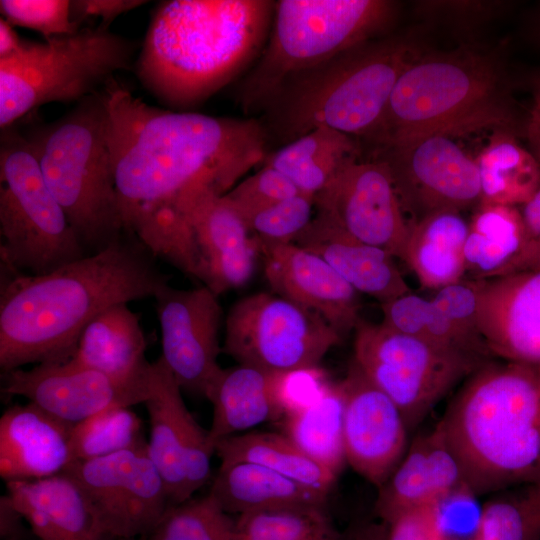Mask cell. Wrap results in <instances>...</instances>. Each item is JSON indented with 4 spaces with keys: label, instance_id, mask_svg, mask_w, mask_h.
<instances>
[{
    "label": "cell",
    "instance_id": "23",
    "mask_svg": "<svg viewBox=\"0 0 540 540\" xmlns=\"http://www.w3.org/2000/svg\"><path fill=\"white\" fill-rule=\"evenodd\" d=\"M465 485L460 463L436 424L409 444L395 470L377 488L375 514L388 523L408 511L433 506Z\"/></svg>",
    "mask_w": 540,
    "mask_h": 540
},
{
    "label": "cell",
    "instance_id": "13",
    "mask_svg": "<svg viewBox=\"0 0 540 540\" xmlns=\"http://www.w3.org/2000/svg\"><path fill=\"white\" fill-rule=\"evenodd\" d=\"M64 473L80 484L111 540L149 536L171 505L147 442L105 457L74 461Z\"/></svg>",
    "mask_w": 540,
    "mask_h": 540
},
{
    "label": "cell",
    "instance_id": "52",
    "mask_svg": "<svg viewBox=\"0 0 540 540\" xmlns=\"http://www.w3.org/2000/svg\"><path fill=\"white\" fill-rule=\"evenodd\" d=\"M23 40L4 18L0 19V59H6L16 54L23 44Z\"/></svg>",
    "mask_w": 540,
    "mask_h": 540
},
{
    "label": "cell",
    "instance_id": "32",
    "mask_svg": "<svg viewBox=\"0 0 540 540\" xmlns=\"http://www.w3.org/2000/svg\"><path fill=\"white\" fill-rule=\"evenodd\" d=\"M344 402L341 381L327 382L311 401L282 418L283 434L307 456L336 476L346 462Z\"/></svg>",
    "mask_w": 540,
    "mask_h": 540
},
{
    "label": "cell",
    "instance_id": "34",
    "mask_svg": "<svg viewBox=\"0 0 540 540\" xmlns=\"http://www.w3.org/2000/svg\"><path fill=\"white\" fill-rule=\"evenodd\" d=\"M524 236L523 217L518 207L479 204L468 223L463 249L464 279L499 276L519 254Z\"/></svg>",
    "mask_w": 540,
    "mask_h": 540
},
{
    "label": "cell",
    "instance_id": "28",
    "mask_svg": "<svg viewBox=\"0 0 540 540\" xmlns=\"http://www.w3.org/2000/svg\"><path fill=\"white\" fill-rule=\"evenodd\" d=\"M146 346L139 315L128 303H118L88 323L71 360L111 377L138 379L147 376L151 368Z\"/></svg>",
    "mask_w": 540,
    "mask_h": 540
},
{
    "label": "cell",
    "instance_id": "6",
    "mask_svg": "<svg viewBox=\"0 0 540 540\" xmlns=\"http://www.w3.org/2000/svg\"><path fill=\"white\" fill-rule=\"evenodd\" d=\"M425 51L414 36L348 49L286 79L265 105L261 124L285 144L318 127L372 141L399 77Z\"/></svg>",
    "mask_w": 540,
    "mask_h": 540
},
{
    "label": "cell",
    "instance_id": "55",
    "mask_svg": "<svg viewBox=\"0 0 540 540\" xmlns=\"http://www.w3.org/2000/svg\"><path fill=\"white\" fill-rule=\"evenodd\" d=\"M538 30H539V36H540V23H539V26H538Z\"/></svg>",
    "mask_w": 540,
    "mask_h": 540
},
{
    "label": "cell",
    "instance_id": "31",
    "mask_svg": "<svg viewBox=\"0 0 540 540\" xmlns=\"http://www.w3.org/2000/svg\"><path fill=\"white\" fill-rule=\"evenodd\" d=\"M358 156L355 138L318 127L267 154L263 164L284 174L300 193L315 198L348 160Z\"/></svg>",
    "mask_w": 540,
    "mask_h": 540
},
{
    "label": "cell",
    "instance_id": "53",
    "mask_svg": "<svg viewBox=\"0 0 540 540\" xmlns=\"http://www.w3.org/2000/svg\"><path fill=\"white\" fill-rule=\"evenodd\" d=\"M343 540H386V526L383 522H365L354 527Z\"/></svg>",
    "mask_w": 540,
    "mask_h": 540
},
{
    "label": "cell",
    "instance_id": "48",
    "mask_svg": "<svg viewBox=\"0 0 540 540\" xmlns=\"http://www.w3.org/2000/svg\"><path fill=\"white\" fill-rule=\"evenodd\" d=\"M326 383L318 367L282 372L280 390L285 414L311 401Z\"/></svg>",
    "mask_w": 540,
    "mask_h": 540
},
{
    "label": "cell",
    "instance_id": "46",
    "mask_svg": "<svg viewBox=\"0 0 540 540\" xmlns=\"http://www.w3.org/2000/svg\"><path fill=\"white\" fill-rule=\"evenodd\" d=\"M521 207L524 242L519 254L499 276L540 267V188Z\"/></svg>",
    "mask_w": 540,
    "mask_h": 540
},
{
    "label": "cell",
    "instance_id": "45",
    "mask_svg": "<svg viewBox=\"0 0 540 540\" xmlns=\"http://www.w3.org/2000/svg\"><path fill=\"white\" fill-rule=\"evenodd\" d=\"M384 524L386 540H442L434 505L408 511Z\"/></svg>",
    "mask_w": 540,
    "mask_h": 540
},
{
    "label": "cell",
    "instance_id": "17",
    "mask_svg": "<svg viewBox=\"0 0 540 540\" xmlns=\"http://www.w3.org/2000/svg\"><path fill=\"white\" fill-rule=\"evenodd\" d=\"M147 451L166 485L171 505L190 499L210 478L215 447L194 419L182 389L159 357L151 364Z\"/></svg>",
    "mask_w": 540,
    "mask_h": 540
},
{
    "label": "cell",
    "instance_id": "56",
    "mask_svg": "<svg viewBox=\"0 0 540 540\" xmlns=\"http://www.w3.org/2000/svg\"><path fill=\"white\" fill-rule=\"evenodd\" d=\"M138 540V539H137ZM142 540H146V539H142Z\"/></svg>",
    "mask_w": 540,
    "mask_h": 540
},
{
    "label": "cell",
    "instance_id": "29",
    "mask_svg": "<svg viewBox=\"0 0 540 540\" xmlns=\"http://www.w3.org/2000/svg\"><path fill=\"white\" fill-rule=\"evenodd\" d=\"M209 494L224 511L237 517L263 510L326 507L328 498V494L245 461H222Z\"/></svg>",
    "mask_w": 540,
    "mask_h": 540
},
{
    "label": "cell",
    "instance_id": "41",
    "mask_svg": "<svg viewBox=\"0 0 540 540\" xmlns=\"http://www.w3.org/2000/svg\"><path fill=\"white\" fill-rule=\"evenodd\" d=\"M314 197L299 193L244 216L259 245L294 243L315 215Z\"/></svg>",
    "mask_w": 540,
    "mask_h": 540
},
{
    "label": "cell",
    "instance_id": "15",
    "mask_svg": "<svg viewBox=\"0 0 540 540\" xmlns=\"http://www.w3.org/2000/svg\"><path fill=\"white\" fill-rule=\"evenodd\" d=\"M314 199L316 212L344 233L403 259L411 222L385 161L348 160Z\"/></svg>",
    "mask_w": 540,
    "mask_h": 540
},
{
    "label": "cell",
    "instance_id": "10",
    "mask_svg": "<svg viewBox=\"0 0 540 540\" xmlns=\"http://www.w3.org/2000/svg\"><path fill=\"white\" fill-rule=\"evenodd\" d=\"M0 180L1 268L40 276L88 255L30 142L12 126L1 132Z\"/></svg>",
    "mask_w": 540,
    "mask_h": 540
},
{
    "label": "cell",
    "instance_id": "24",
    "mask_svg": "<svg viewBox=\"0 0 540 540\" xmlns=\"http://www.w3.org/2000/svg\"><path fill=\"white\" fill-rule=\"evenodd\" d=\"M74 425L32 403L7 408L0 418V475L5 482L63 473L73 462Z\"/></svg>",
    "mask_w": 540,
    "mask_h": 540
},
{
    "label": "cell",
    "instance_id": "21",
    "mask_svg": "<svg viewBox=\"0 0 540 540\" xmlns=\"http://www.w3.org/2000/svg\"><path fill=\"white\" fill-rule=\"evenodd\" d=\"M475 281L478 327L492 356L540 373V267Z\"/></svg>",
    "mask_w": 540,
    "mask_h": 540
},
{
    "label": "cell",
    "instance_id": "4",
    "mask_svg": "<svg viewBox=\"0 0 540 540\" xmlns=\"http://www.w3.org/2000/svg\"><path fill=\"white\" fill-rule=\"evenodd\" d=\"M476 495L540 480V373L493 359L467 377L437 423Z\"/></svg>",
    "mask_w": 540,
    "mask_h": 540
},
{
    "label": "cell",
    "instance_id": "3",
    "mask_svg": "<svg viewBox=\"0 0 540 540\" xmlns=\"http://www.w3.org/2000/svg\"><path fill=\"white\" fill-rule=\"evenodd\" d=\"M274 9L268 0L161 2L135 62L138 79L170 107L203 102L263 51Z\"/></svg>",
    "mask_w": 540,
    "mask_h": 540
},
{
    "label": "cell",
    "instance_id": "12",
    "mask_svg": "<svg viewBox=\"0 0 540 540\" xmlns=\"http://www.w3.org/2000/svg\"><path fill=\"white\" fill-rule=\"evenodd\" d=\"M342 337L317 313L277 294L237 300L225 319L222 352L270 372L317 368Z\"/></svg>",
    "mask_w": 540,
    "mask_h": 540
},
{
    "label": "cell",
    "instance_id": "50",
    "mask_svg": "<svg viewBox=\"0 0 540 540\" xmlns=\"http://www.w3.org/2000/svg\"><path fill=\"white\" fill-rule=\"evenodd\" d=\"M25 521L8 494L0 498V537L2 540H22Z\"/></svg>",
    "mask_w": 540,
    "mask_h": 540
},
{
    "label": "cell",
    "instance_id": "22",
    "mask_svg": "<svg viewBox=\"0 0 540 540\" xmlns=\"http://www.w3.org/2000/svg\"><path fill=\"white\" fill-rule=\"evenodd\" d=\"M273 292L320 315L342 338L361 320L357 291L324 259L295 243L259 245Z\"/></svg>",
    "mask_w": 540,
    "mask_h": 540
},
{
    "label": "cell",
    "instance_id": "40",
    "mask_svg": "<svg viewBox=\"0 0 540 540\" xmlns=\"http://www.w3.org/2000/svg\"><path fill=\"white\" fill-rule=\"evenodd\" d=\"M146 540H237V519L208 493L170 505Z\"/></svg>",
    "mask_w": 540,
    "mask_h": 540
},
{
    "label": "cell",
    "instance_id": "25",
    "mask_svg": "<svg viewBox=\"0 0 540 540\" xmlns=\"http://www.w3.org/2000/svg\"><path fill=\"white\" fill-rule=\"evenodd\" d=\"M7 494L40 540H111L80 484L67 473L6 482Z\"/></svg>",
    "mask_w": 540,
    "mask_h": 540
},
{
    "label": "cell",
    "instance_id": "5",
    "mask_svg": "<svg viewBox=\"0 0 540 540\" xmlns=\"http://www.w3.org/2000/svg\"><path fill=\"white\" fill-rule=\"evenodd\" d=\"M526 116L495 52L470 45L425 51L399 77L372 142L382 149L483 130L524 136Z\"/></svg>",
    "mask_w": 540,
    "mask_h": 540
},
{
    "label": "cell",
    "instance_id": "33",
    "mask_svg": "<svg viewBox=\"0 0 540 540\" xmlns=\"http://www.w3.org/2000/svg\"><path fill=\"white\" fill-rule=\"evenodd\" d=\"M475 158L479 169L480 204L523 206L540 188V165L513 132L498 130Z\"/></svg>",
    "mask_w": 540,
    "mask_h": 540
},
{
    "label": "cell",
    "instance_id": "9",
    "mask_svg": "<svg viewBox=\"0 0 540 540\" xmlns=\"http://www.w3.org/2000/svg\"><path fill=\"white\" fill-rule=\"evenodd\" d=\"M136 49L101 25L24 41L16 54L0 59L1 130L41 105L79 102L103 90L117 71L131 67Z\"/></svg>",
    "mask_w": 540,
    "mask_h": 540
},
{
    "label": "cell",
    "instance_id": "30",
    "mask_svg": "<svg viewBox=\"0 0 540 540\" xmlns=\"http://www.w3.org/2000/svg\"><path fill=\"white\" fill-rule=\"evenodd\" d=\"M468 223L460 212L439 211L411 222L402 261L420 286L439 290L464 279Z\"/></svg>",
    "mask_w": 540,
    "mask_h": 540
},
{
    "label": "cell",
    "instance_id": "11",
    "mask_svg": "<svg viewBox=\"0 0 540 540\" xmlns=\"http://www.w3.org/2000/svg\"><path fill=\"white\" fill-rule=\"evenodd\" d=\"M352 361L396 404L409 431L489 362L363 319L354 330Z\"/></svg>",
    "mask_w": 540,
    "mask_h": 540
},
{
    "label": "cell",
    "instance_id": "26",
    "mask_svg": "<svg viewBox=\"0 0 540 540\" xmlns=\"http://www.w3.org/2000/svg\"><path fill=\"white\" fill-rule=\"evenodd\" d=\"M294 243L320 256L357 292L381 304L412 292L394 256L352 238L317 212Z\"/></svg>",
    "mask_w": 540,
    "mask_h": 540
},
{
    "label": "cell",
    "instance_id": "7",
    "mask_svg": "<svg viewBox=\"0 0 540 540\" xmlns=\"http://www.w3.org/2000/svg\"><path fill=\"white\" fill-rule=\"evenodd\" d=\"M103 90L77 102L29 136L44 180L86 253H97L124 231L107 142Z\"/></svg>",
    "mask_w": 540,
    "mask_h": 540
},
{
    "label": "cell",
    "instance_id": "42",
    "mask_svg": "<svg viewBox=\"0 0 540 540\" xmlns=\"http://www.w3.org/2000/svg\"><path fill=\"white\" fill-rule=\"evenodd\" d=\"M0 11L13 26L32 29L49 39L81 29L71 17L68 0H1Z\"/></svg>",
    "mask_w": 540,
    "mask_h": 540
},
{
    "label": "cell",
    "instance_id": "20",
    "mask_svg": "<svg viewBox=\"0 0 540 540\" xmlns=\"http://www.w3.org/2000/svg\"><path fill=\"white\" fill-rule=\"evenodd\" d=\"M341 384L346 462L379 488L407 451L408 427L396 404L352 360Z\"/></svg>",
    "mask_w": 540,
    "mask_h": 540
},
{
    "label": "cell",
    "instance_id": "37",
    "mask_svg": "<svg viewBox=\"0 0 540 540\" xmlns=\"http://www.w3.org/2000/svg\"><path fill=\"white\" fill-rule=\"evenodd\" d=\"M480 510L475 540H540V480L495 493Z\"/></svg>",
    "mask_w": 540,
    "mask_h": 540
},
{
    "label": "cell",
    "instance_id": "36",
    "mask_svg": "<svg viewBox=\"0 0 540 540\" xmlns=\"http://www.w3.org/2000/svg\"><path fill=\"white\" fill-rule=\"evenodd\" d=\"M382 324L398 332L480 359H495L488 347L460 332L434 304L412 292L381 304Z\"/></svg>",
    "mask_w": 540,
    "mask_h": 540
},
{
    "label": "cell",
    "instance_id": "18",
    "mask_svg": "<svg viewBox=\"0 0 540 540\" xmlns=\"http://www.w3.org/2000/svg\"><path fill=\"white\" fill-rule=\"evenodd\" d=\"M150 374L151 368L145 377L119 379L70 359L3 373L2 391L25 397L57 419L76 425L110 408L144 403Z\"/></svg>",
    "mask_w": 540,
    "mask_h": 540
},
{
    "label": "cell",
    "instance_id": "14",
    "mask_svg": "<svg viewBox=\"0 0 540 540\" xmlns=\"http://www.w3.org/2000/svg\"><path fill=\"white\" fill-rule=\"evenodd\" d=\"M172 208L187 228L186 274L216 296L244 286L252 277L259 242L238 207L209 186L181 195Z\"/></svg>",
    "mask_w": 540,
    "mask_h": 540
},
{
    "label": "cell",
    "instance_id": "8",
    "mask_svg": "<svg viewBox=\"0 0 540 540\" xmlns=\"http://www.w3.org/2000/svg\"><path fill=\"white\" fill-rule=\"evenodd\" d=\"M397 4L386 0H281L275 2L268 42L239 90L246 112L264 108L281 84L391 26Z\"/></svg>",
    "mask_w": 540,
    "mask_h": 540
},
{
    "label": "cell",
    "instance_id": "47",
    "mask_svg": "<svg viewBox=\"0 0 540 540\" xmlns=\"http://www.w3.org/2000/svg\"><path fill=\"white\" fill-rule=\"evenodd\" d=\"M502 2L487 1H424L420 12L427 16L441 17L454 23H480L500 11Z\"/></svg>",
    "mask_w": 540,
    "mask_h": 540
},
{
    "label": "cell",
    "instance_id": "1",
    "mask_svg": "<svg viewBox=\"0 0 540 540\" xmlns=\"http://www.w3.org/2000/svg\"><path fill=\"white\" fill-rule=\"evenodd\" d=\"M103 93L125 232L139 217L170 206L198 186L225 195L267 156L268 137L256 119L159 109L115 78Z\"/></svg>",
    "mask_w": 540,
    "mask_h": 540
},
{
    "label": "cell",
    "instance_id": "19",
    "mask_svg": "<svg viewBox=\"0 0 540 540\" xmlns=\"http://www.w3.org/2000/svg\"><path fill=\"white\" fill-rule=\"evenodd\" d=\"M161 330L160 356L182 390L205 397L222 369L219 330L223 312L208 287L177 289L169 284L154 296Z\"/></svg>",
    "mask_w": 540,
    "mask_h": 540
},
{
    "label": "cell",
    "instance_id": "35",
    "mask_svg": "<svg viewBox=\"0 0 540 540\" xmlns=\"http://www.w3.org/2000/svg\"><path fill=\"white\" fill-rule=\"evenodd\" d=\"M222 461H245L271 469L302 485L329 494L337 476L319 465L283 433L248 432L215 444Z\"/></svg>",
    "mask_w": 540,
    "mask_h": 540
},
{
    "label": "cell",
    "instance_id": "16",
    "mask_svg": "<svg viewBox=\"0 0 540 540\" xmlns=\"http://www.w3.org/2000/svg\"><path fill=\"white\" fill-rule=\"evenodd\" d=\"M378 158L387 163L413 222L439 211L461 213L481 202L477 163L451 137L433 135L382 148Z\"/></svg>",
    "mask_w": 540,
    "mask_h": 540
},
{
    "label": "cell",
    "instance_id": "43",
    "mask_svg": "<svg viewBox=\"0 0 540 540\" xmlns=\"http://www.w3.org/2000/svg\"><path fill=\"white\" fill-rule=\"evenodd\" d=\"M300 192L281 172L263 165L256 173L239 181L225 195L238 207L243 216Z\"/></svg>",
    "mask_w": 540,
    "mask_h": 540
},
{
    "label": "cell",
    "instance_id": "51",
    "mask_svg": "<svg viewBox=\"0 0 540 540\" xmlns=\"http://www.w3.org/2000/svg\"><path fill=\"white\" fill-rule=\"evenodd\" d=\"M533 100L527 110L524 137L528 141L529 151L540 165V89H532Z\"/></svg>",
    "mask_w": 540,
    "mask_h": 540
},
{
    "label": "cell",
    "instance_id": "2",
    "mask_svg": "<svg viewBox=\"0 0 540 540\" xmlns=\"http://www.w3.org/2000/svg\"><path fill=\"white\" fill-rule=\"evenodd\" d=\"M0 368L70 360L88 323L104 309L153 297L169 284L154 254L133 234L48 274L1 268Z\"/></svg>",
    "mask_w": 540,
    "mask_h": 540
},
{
    "label": "cell",
    "instance_id": "44",
    "mask_svg": "<svg viewBox=\"0 0 540 540\" xmlns=\"http://www.w3.org/2000/svg\"><path fill=\"white\" fill-rule=\"evenodd\" d=\"M431 300L460 332L486 345L478 327V290L475 280L462 279L447 285L437 290Z\"/></svg>",
    "mask_w": 540,
    "mask_h": 540
},
{
    "label": "cell",
    "instance_id": "49",
    "mask_svg": "<svg viewBox=\"0 0 540 540\" xmlns=\"http://www.w3.org/2000/svg\"><path fill=\"white\" fill-rule=\"evenodd\" d=\"M147 1L141 0H76L71 1L72 20L81 26L89 17H100L99 25L109 28L119 15L139 7Z\"/></svg>",
    "mask_w": 540,
    "mask_h": 540
},
{
    "label": "cell",
    "instance_id": "54",
    "mask_svg": "<svg viewBox=\"0 0 540 540\" xmlns=\"http://www.w3.org/2000/svg\"><path fill=\"white\" fill-rule=\"evenodd\" d=\"M530 86L532 87V89H540V71L534 73L531 77H530Z\"/></svg>",
    "mask_w": 540,
    "mask_h": 540
},
{
    "label": "cell",
    "instance_id": "39",
    "mask_svg": "<svg viewBox=\"0 0 540 540\" xmlns=\"http://www.w3.org/2000/svg\"><path fill=\"white\" fill-rule=\"evenodd\" d=\"M145 442L142 421L130 407L110 408L73 426V462L105 457Z\"/></svg>",
    "mask_w": 540,
    "mask_h": 540
},
{
    "label": "cell",
    "instance_id": "27",
    "mask_svg": "<svg viewBox=\"0 0 540 540\" xmlns=\"http://www.w3.org/2000/svg\"><path fill=\"white\" fill-rule=\"evenodd\" d=\"M281 374L240 364L220 370L205 396L213 406L208 435L214 447L223 439L284 417Z\"/></svg>",
    "mask_w": 540,
    "mask_h": 540
},
{
    "label": "cell",
    "instance_id": "38",
    "mask_svg": "<svg viewBox=\"0 0 540 540\" xmlns=\"http://www.w3.org/2000/svg\"><path fill=\"white\" fill-rule=\"evenodd\" d=\"M236 519L237 540H343L326 507L263 510Z\"/></svg>",
    "mask_w": 540,
    "mask_h": 540
}]
</instances>
